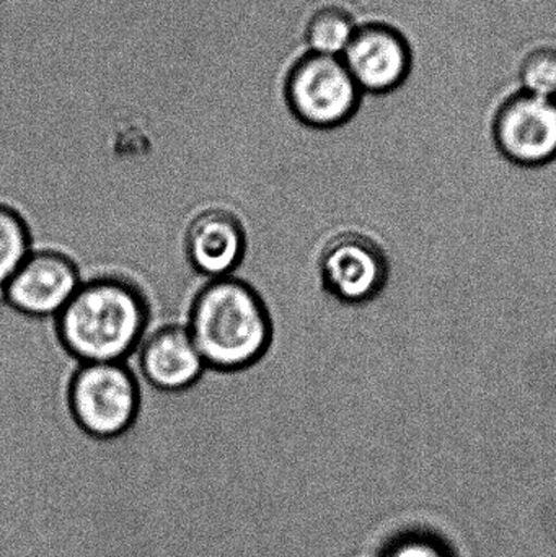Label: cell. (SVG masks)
I'll list each match as a JSON object with an SVG mask.
<instances>
[{"instance_id": "obj_1", "label": "cell", "mask_w": 556, "mask_h": 557, "mask_svg": "<svg viewBox=\"0 0 556 557\" xmlns=\"http://www.w3.org/2000/svg\"><path fill=\"white\" fill-rule=\"evenodd\" d=\"M152 320V305L134 278L103 273L82 281L54 318L62 349L77 360L124 362L139 350Z\"/></svg>"}, {"instance_id": "obj_2", "label": "cell", "mask_w": 556, "mask_h": 557, "mask_svg": "<svg viewBox=\"0 0 556 557\" xmlns=\"http://www.w3.org/2000/svg\"><path fill=\"white\" fill-rule=\"evenodd\" d=\"M186 330L208 370L238 373L270 352L273 317L263 295L244 278H211L189 304Z\"/></svg>"}, {"instance_id": "obj_3", "label": "cell", "mask_w": 556, "mask_h": 557, "mask_svg": "<svg viewBox=\"0 0 556 557\" xmlns=\"http://www.w3.org/2000/svg\"><path fill=\"white\" fill-rule=\"evenodd\" d=\"M69 414L84 437H127L140 414V386L126 362L78 363L67 385Z\"/></svg>"}, {"instance_id": "obj_4", "label": "cell", "mask_w": 556, "mask_h": 557, "mask_svg": "<svg viewBox=\"0 0 556 557\" xmlns=\"http://www.w3.org/2000/svg\"><path fill=\"white\" fill-rule=\"evenodd\" d=\"M362 91L342 58L307 54L291 72L287 103L294 117L313 131L345 126L361 104Z\"/></svg>"}, {"instance_id": "obj_5", "label": "cell", "mask_w": 556, "mask_h": 557, "mask_svg": "<svg viewBox=\"0 0 556 557\" xmlns=\"http://www.w3.org/2000/svg\"><path fill=\"white\" fill-rule=\"evenodd\" d=\"M322 287L343 304H362L384 288L388 277L387 255L381 245L356 231L330 237L319 253Z\"/></svg>"}, {"instance_id": "obj_6", "label": "cell", "mask_w": 556, "mask_h": 557, "mask_svg": "<svg viewBox=\"0 0 556 557\" xmlns=\"http://www.w3.org/2000/svg\"><path fill=\"white\" fill-rule=\"evenodd\" d=\"M74 258L54 248H39L23 261L3 287V304L29 318H55L82 284Z\"/></svg>"}, {"instance_id": "obj_7", "label": "cell", "mask_w": 556, "mask_h": 557, "mask_svg": "<svg viewBox=\"0 0 556 557\" xmlns=\"http://www.w3.org/2000/svg\"><path fill=\"white\" fill-rule=\"evenodd\" d=\"M493 144L509 162L539 166L556 159V100L519 91L496 111Z\"/></svg>"}, {"instance_id": "obj_8", "label": "cell", "mask_w": 556, "mask_h": 557, "mask_svg": "<svg viewBox=\"0 0 556 557\" xmlns=\"http://www.w3.org/2000/svg\"><path fill=\"white\" fill-rule=\"evenodd\" d=\"M342 59L366 95L391 94L404 84L411 67L407 39L382 23L358 26Z\"/></svg>"}, {"instance_id": "obj_9", "label": "cell", "mask_w": 556, "mask_h": 557, "mask_svg": "<svg viewBox=\"0 0 556 557\" xmlns=\"http://www.w3.org/2000/svg\"><path fill=\"white\" fill-rule=\"evenodd\" d=\"M185 255L199 276H234L247 255L248 238L244 222L231 209H202L193 215L185 231Z\"/></svg>"}, {"instance_id": "obj_10", "label": "cell", "mask_w": 556, "mask_h": 557, "mask_svg": "<svg viewBox=\"0 0 556 557\" xmlns=\"http://www.w3.org/2000/svg\"><path fill=\"white\" fill-rule=\"evenodd\" d=\"M139 369L160 392L178 393L195 386L208 367L185 324H165L140 344Z\"/></svg>"}, {"instance_id": "obj_11", "label": "cell", "mask_w": 556, "mask_h": 557, "mask_svg": "<svg viewBox=\"0 0 556 557\" xmlns=\"http://www.w3.org/2000/svg\"><path fill=\"white\" fill-rule=\"evenodd\" d=\"M353 16L339 7H323L313 13L306 29V42L310 54L342 58L355 36Z\"/></svg>"}, {"instance_id": "obj_12", "label": "cell", "mask_w": 556, "mask_h": 557, "mask_svg": "<svg viewBox=\"0 0 556 557\" xmlns=\"http://www.w3.org/2000/svg\"><path fill=\"white\" fill-rule=\"evenodd\" d=\"M33 251L28 222L13 206L0 201V301L3 287Z\"/></svg>"}, {"instance_id": "obj_13", "label": "cell", "mask_w": 556, "mask_h": 557, "mask_svg": "<svg viewBox=\"0 0 556 557\" xmlns=\"http://www.w3.org/2000/svg\"><path fill=\"white\" fill-rule=\"evenodd\" d=\"M522 91L556 100V49L539 48L529 52L519 69Z\"/></svg>"}, {"instance_id": "obj_14", "label": "cell", "mask_w": 556, "mask_h": 557, "mask_svg": "<svg viewBox=\"0 0 556 557\" xmlns=\"http://www.w3.org/2000/svg\"><path fill=\"white\" fill-rule=\"evenodd\" d=\"M374 557H449V553L433 536L404 533L385 542Z\"/></svg>"}]
</instances>
